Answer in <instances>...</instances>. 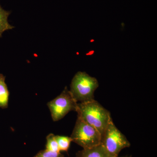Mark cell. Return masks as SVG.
I'll list each match as a JSON object with an SVG mask.
<instances>
[{
  "instance_id": "obj_10",
  "label": "cell",
  "mask_w": 157,
  "mask_h": 157,
  "mask_svg": "<svg viewBox=\"0 0 157 157\" xmlns=\"http://www.w3.org/2000/svg\"><path fill=\"white\" fill-rule=\"evenodd\" d=\"M46 149L50 151L60 152L59 149L56 139L55 135L53 134H50L46 137Z\"/></svg>"
},
{
  "instance_id": "obj_2",
  "label": "cell",
  "mask_w": 157,
  "mask_h": 157,
  "mask_svg": "<svg viewBox=\"0 0 157 157\" xmlns=\"http://www.w3.org/2000/svg\"><path fill=\"white\" fill-rule=\"evenodd\" d=\"M99 86L98 80L85 72H78L70 85V93L76 102L84 103L94 100V93Z\"/></svg>"
},
{
  "instance_id": "obj_4",
  "label": "cell",
  "mask_w": 157,
  "mask_h": 157,
  "mask_svg": "<svg viewBox=\"0 0 157 157\" xmlns=\"http://www.w3.org/2000/svg\"><path fill=\"white\" fill-rule=\"evenodd\" d=\"M101 144L111 157H118L120 152L131 145L126 137L111 121L104 132Z\"/></svg>"
},
{
  "instance_id": "obj_7",
  "label": "cell",
  "mask_w": 157,
  "mask_h": 157,
  "mask_svg": "<svg viewBox=\"0 0 157 157\" xmlns=\"http://www.w3.org/2000/svg\"><path fill=\"white\" fill-rule=\"evenodd\" d=\"M6 76L0 74V108H6L9 104V92L6 83Z\"/></svg>"
},
{
  "instance_id": "obj_11",
  "label": "cell",
  "mask_w": 157,
  "mask_h": 157,
  "mask_svg": "<svg viewBox=\"0 0 157 157\" xmlns=\"http://www.w3.org/2000/svg\"><path fill=\"white\" fill-rule=\"evenodd\" d=\"M34 157H64V156L60 152L45 149L39 152Z\"/></svg>"
},
{
  "instance_id": "obj_9",
  "label": "cell",
  "mask_w": 157,
  "mask_h": 157,
  "mask_svg": "<svg viewBox=\"0 0 157 157\" xmlns=\"http://www.w3.org/2000/svg\"><path fill=\"white\" fill-rule=\"evenodd\" d=\"M60 151H67L70 147V143L72 141L71 137L66 136L55 135Z\"/></svg>"
},
{
  "instance_id": "obj_3",
  "label": "cell",
  "mask_w": 157,
  "mask_h": 157,
  "mask_svg": "<svg viewBox=\"0 0 157 157\" xmlns=\"http://www.w3.org/2000/svg\"><path fill=\"white\" fill-rule=\"evenodd\" d=\"M70 137L83 149L98 146L102 141V135L97 129L78 117Z\"/></svg>"
},
{
  "instance_id": "obj_1",
  "label": "cell",
  "mask_w": 157,
  "mask_h": 157,
  "mask_svg": "<svg viewBox=\"0 0 157 157\" xmlns=\"http://www.w3.org/2000/svg\"><path fill=\"white\" fill-rule=\"evenodd\" d=\"M76 112L78 118L94 127L102 137L108 124L112 120L109 111L94 99L78 103Z\"/></svg>"
},
{
  "instance_id": "obj_6",
  "label": "cell",
  "mask_w": 157,
  "mask_h": 157,
  "mask_svg": "<svg viewBox=\"0 0 157 157\" xmlns=\"http://www.w3.org/2000/svg\"><path fill=\"white\" fill-rule=\"evenodd\" d=\"M77 157H111L102 144L92 148L83 149L76 153Z\"/></svg>"
},
{
  "instance_id": "obj_5",
  "label": "cell",
  "mask_w": 157,
  "mask_h": 157,
  "mask_svg": "<svg viewBox=\"0 0 157 157\" xmlns=\"http://www.w3.org/2000/svg\"><path fill=\"white\" fill-rule=\"evenodd\" d=\"M77 103L67 87L59 95L48 102L47 106L50 110L54 121L62 119L70 112L76 111Z\"/></svg>"
},
{
  "instance_id": "obj_8",
  "label": "cell",
  "mask_w": 157,
  "mask_h": 157,
  "mask_svg": "<svg viewBox=\"0 0 157 157\" xmlns=\"http://www.w3.org/2000/svg\"><path fill=\"white\" fill-rule=\"evenodd\" d=\"M10 14V11L4 10L0 5V38L5 31L14 28L8 22V18Z\"/></svg>"
}]
</instances>
